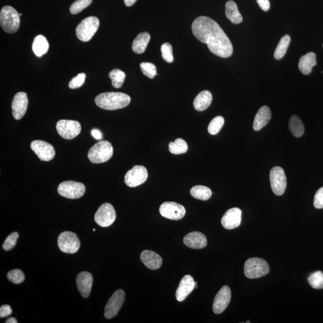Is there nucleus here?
Wrapping results in <instances>:
<instances>
[{
  "label": "nucleus",
  "instance_id": "obj_44",
  "mask_svg": "<svg viewBox=\"0 0 323 323\" xmlns=\"http://www.w3.org/2000/svg\"><path fill=\"white\" fill-rule=\"evenodd\" d=\"M257 4L264 12L269 11L270 9V0H256Z\"/></svg>",
  "mask_w": 323,
  "mask_h": 323
},
{
  "label": "nucleus",
  "instance_id": "obj_11",
  "mask_svg": "<svg viewBox=\"0 0 323 323\" xmlns=\"http://www.w3.org/2000/svg\"><path fill=\"white\" fill-rule=\"evenodd\" d=\"M116 213L114 207L109 203L103 204L95 214V221L103 228L111 226L115 222Z\"/></svg>",
  "mask_w": 323,
  "mask_h": 323
},
{
  "label": "nucleus",
  "instance_id": "obj_47",
  "mask_svg": "<svg viewBox=\"0 0 323 323\" xmlns=\"http://www.w3.org/2000/svg\"><path fill=\"white\" fill-rule=\"evenodd\" d=\"M6 323H18V321L15 318L11 317L7 319Z\"/></svg>",
  "mask_w": 323,
  "mask_h": 323
},
{
  "label": "nucleus",
  "instance_id": "obj_35",
  "mask_svg": "<svg viewBox=\"0 0 323 323\" xmlns=\"http://www.w3.org/2000/svg\"><path fill=\"white\" fill-rule=\"evenodd\" d=\"M308 281L309 285L315 289L323 288V273L321 271H317L309 276Z\"/></svg>",
  "mask_w": 323,
  "mask_h": 323
},
{
  "label": "nucleus",
  "instance_id": "obj_36",
  "mask_svg": "<svg viewBox=\"0 0 323 323\" xmlns=\"http://www.w3.org/2000/svg\"><path fill=\"white\" fill-rule=\"evenodd\" d=\"M92 0H76L70 6L71 14L76 15L91 5Z\"/></svg>",
  "mask_w": 323,
  "mask_h": 323
},
{
  "label": "nucleus",
  "instance_id": "obj_6",
  "mask_svg": "<svg viewBox=\"0 0 323 323\" xmlns=\"http://www.w3.org/2000/svg\"><path fill=\"white\" fill-rule=\"evenodd\" d=\"M99 26V20L97 17L89 16L82 20L75 30L78 39L87 42L92 39Z\"/></svg>",
  "mask_w": 323,
  "mask_h": 323
},
{
  "label": "nucleus",
  "instance_id": "obj_29",
  "mask_svg": "<svg viewBox=\"0 0 323 323\" xmlns=\"http://www.w3.org/2000/svg\"><path fill=\"white\" fill-rule=\"evenodd\" d=\"M288 127L290 132L297 138H300L304 135L305 127L300 117L297 115L292 116L288 122Z\"/></svg>",
  "mask_w": 323,
  "mask_h": 323
},
{
  "label": "nucleus",
  "instance_id": "obj_41",
  "mask_svg": "<svg viewBox=\"0 0 323 323\" xmlns=\"http://www.w3.org/2000/svg\"><path fill=\"white\" fill-rule=\"evenodd\" d=\"M86 74L85 73L78 74L76 77H74L70 82L68 87L71 89H77L82 87L85 82Z\"/></svg>",
  "mask_w": 323,
  "mask_h": 323
},
{
  "label": "nucleus",
  "instance_id": "obj_34",
  "mask_svg": "<svg viewBox=\"0 0 323 323\" xmlns=\"http://www.w3.org/2000/svg\"><path fill=\"white\" fill-rule=\"evenodd\" d=\"M225 119L222 116H219L213 119L208 127V131L211 135H216L224 125Z\"/></svg>",
  "mask_w": 323,
  "mask_h": 323
},
{
  "label": "nucleus",
  "instance_id": "obj_46",
  "mask_svg": "<svg viewBox=\"0 0 323 323\" xmlns=\"http://www.w3.org/2000/svg\"><path fill=\"white\" fill-rule=\"evenodd\" d=\"M137 1V0H124L125 5L128 7L133 6Z\"/></svg>",
  "mask_w": 323,
  "mask_h": 323
},
{
  "label": "nucleus",
  "instance_id": "obj_12",
  "mask_svg": "<svg viewBox=\"0 0 323 323\" xmlns=\"http://www.w3.org/2000/svg\"><path fill=\"white\" fill-rule=\"evenodd\" d=\"M125 299V293L122 290H116L110 298L105 306L104 316L106 318L111 319L118 314Z\"/></svg>",
  "mask_w": 323,
  "mask_h": 323
},
{
  "label": "nucleus",
  "instance_id": "obj_43",
  "mask_svg": "<svg viewBox=\"0 0 323 323\" xmlns=\"http://www.w3.org/2000/svg\"><path fill=\"white\" fill-rule=\"evenodd\" d=\"M12 309L9 305H2L0 307V317H6L12 314Z\"/></svg>",
  "mask_w": 323,
  "mask_h": 323
},
{
  "label": "nucleus",
  "instance_id": "obj_32",
  "mask_svg": "<svg viewBox=\"0 0 323 323\" xmlns=\"http://www.w3.org/2000/svg\"><path fill=\"white\" fill-rule=\"evenodd\" d=\"M109 77L111 79L113 87L118 89L121 88L124 83L126 74L122 70L115 69L110 72Z\"/></svg>",
  "mask_w": 323,
  "mask_h": 323
},
{
  "label": "nucleus",
  "instance_id": "obj_10",
  "mask_svg": "<svg viewBox=\"0 0 323 323\" xmlns=\"http://www.w3.org/2000/svg\"><path fill=\"white\" fill-rule=\"evenodd\" d=\"M57 130L59 135L66 140H72L81 132L80 123L73 120H60L57 123Z\"/></svg>",
  "mask_w": 323,
  "mask_h": 323
},
{
  "label": "nucleus",
  "instance_id": "obj_42",
  "mask_svg": "<svg viewBox=\"0 0 323 323\" xmlns=\"http://www.w3.org/2000/svg\"><path fill=\"white\" fill-rule=\"evenodd\" d=\"M314 205L316 208H323V187L316 192L314 197Z\"/></svg>",
  "mask_w": 323,
  "mask_h": 323
},
{
  "label": "nucleus",
  "instance_id": "obj_22",
  "mask_svg": "<svg viewBox=\"0 0 323 323\" xmlns=\"http://www.w3.org/2000/svg\"><path fill=\"white\" fill-rule=\"evenodd\" d=\"M140 259L147 268L150 270L159 269L163 264V259L159 254L152 250H144L141 253Z\"/></svg>",
  "mask_w": 323,
  "mask_h": 323
},
{
  "label": "nucleus",
  "instance_id": "obj_9",
  "mask_svg": "<svg viewBox=\"0 0 323 323\" xmlns=\"http://www.w3.org/2000/svg\"><path fill=\"white\" fill-rule=\"evenodd\" d=\"M270 178L274 194L277 196L283 195L287 187V178L283 168L280 167L272 168L270 171Z\"/></svg>",
  "mask_w": 323,
  "mask_h": 323
},
{
  "label": "nucleus",
  "instance_id": "obj_21",
  "mask_svg": "<svg viewBox=\"0 0 323 323\" xmlns=\"http://www.w3.org/2000/svg\"><path fill=\"white\" fill-rule=\"evenodd\" d=\"M78 290L82 297L87 298L90 295L93 284V276L88 272L79 273L76 278Z\"/></svg>",
  "mask_w": 323,
  "mask_h": 323
},
{
  "label": "nucleus",
  "instance_id": "obj_25",
  "mask_svg": "<svg viewBox=\"0 0 323 323\" xmlns=\"http://www.w3.org/2000/svg\"><path fill=\"white\" fill-rule=\"evenodd\" d=\"M212 96L208 91H203L199 93L194 101V106L199 112L205 111L211 104Z\"/></svg>",
  "mask_w": 323,
  "mask_h": 323
},
{
  "label": "nucleus",
  "instance_id": "obj_24",
  "mask_svg": "<svg viewBox=\"0 0 323 323\" xmlns=\"http://www.w3.org/2000/svg\"><path fill=\"white\" fill-rule=\"evenodd\" d=\"M316 65V54L314 52H309L300 58L298 64L299 69L302 74L308 75L311 73L312 68Z\"/></svg>",
  "mask_w": 323,
  "mask_h": 323
},
{
  "label": "nucleus",
  "instance_id": "obj_4",
  "mask_svg": "<svg viewBox=\"0 0 323 323\" xmlns=\"http://www.w3.org/2000/svg\"><path fill=\"white\" fill-rule=\"evenodd\" d=\"M113 147L107 141H101L89 149L88 156L89 160L94 164L104 163L112 157Z\"/></svg>",
  "mask_w": 323,
  "mask_h": 323
},
{
  "label": "nucleus",
  "instance_id": "obj_2",
  "mask_svg": "<svg viewBox=\"0 0 323 323\" xmlns=\"http://www.w3.org/2000/svg\"><path fill=\"white\" fill-rule=\"evenodd\" d=\"M95 102L99 108L106 111H116L128 106L130 102V97L124 93L105 92L98 95L95 98Z\"/></svg>",
  "mask_w": 323,
  "mask_h": 323
},
{
  "label": "nucleus",
  "instance_id": "obj_19",
  "mask_svg": "<svg viewBox=\"0 0 323 323\" xmlns=\"http://www.w3.org/2000/svg\"><path fill=\"white\" fill-rule=\"evenodd\" d=\"M196 285L194 278L190 275L185 276L181 280L176 293L177 300L182 302L185 300L192 291L194 290Z\"/></svg>",
  "mask_w": 323,
  "mask_h": 323
},
{
  "label": "nucleus",
  "instance_id": "obj_49",
  "mask_svg": "<svg viewBox=\"0 0 323 323\" xmlns=\"http://www.w3.org/2000/svg\"><path fill=\"white\" fill-rule=\"evenodd\" d=\"M322 46H323V45H322Z\"/></svg>",
  "mask_w": 323,
  "mask_h": 323
},
{
  "label": "nucleus",
  "instance_id": "obj_5",
  "mask_svg": "<svg viewBox=\"0 0 323 323\" xmlns=\"http://www.w3.org/2000/svg\"><path fill=\"white\" fill-rule=\"evenodd\" d=\"M245 276L250 279L265 276L270 273V266L265 260L253 257L247 260L244 267Z\"/></svg>",
  "mask_w": 323,
  "mask_h": 323
},
{
  "label": "nucleus",
  "instance_id": "obj_26",
  "mask_svg": "<svg viewBox=\"0 0 323 323\" xmlns=\"http://www.w3.org/2000/svg\"><path fill=\"white\" fill-rule=\"evenodd\" d=\"M150 40V35L147 32L140 33L133 40L132 49L134 52L142 54L145 51Z\"/></svg>",
  "mask_w": 323,
  "mask_h": 323
},
{
  "label": "nucleus",
  "instance_id": "obj_23",
  "mask_svg": "<svg viewBox=\"0 0 323 323\" xmlns=\"http://www.w3.org/2000/svg\"><path fill=\"white\" fill-rule=\"evenodd\" d=\"M271 110L267 106H263L261 107L254 118L253 122V129L258 131L265 126L270 121L271 119Z\"/></svg>",
  "mask_w": 323,
  "mask_h": 323
},
{
  "label": "nucleus",
  "instance_id": "obj_45",
  "mask_svg": "<svg viewBox=\"0 0 323 323\" xmlns=\"http://www.w3.org/2000/svg\"><path fill=\"white\" fill-rule=\"evenodd\" d=\"M92 136L94 137L96 140H101L102 135L100 130L97 129H93L91 131Z\"/></svg>",
  "mask_w": 323,
  "mask_h": 323
},
{
  "label": "nucleus",
  "instance_id": "obj_14",
  "mask_svg": "<svg viewBox=\"0 0 323 323\" xmlns=\"http://www.w3.org/2000/svg\"><path fill=\"white\" fill-rule=\"evenodd\" d=\"M147 178L146 168L143 166H136L127 172L125 176V183L130 187H136L143 184Z\"/></svg>",
  "mask_w": 323,
  "mask_h": 323
},
{
  "label": "nucleus",
  "instance_id": "obj_40",
  "mask_svg": "<svg viewBox=\"0 0 323 323\" xmlns=\"http://www.w3.org/2000/svg\"><path fill=\"white\" fill-rule=\"evenodd\" d=\"M19 238V233L15 232L10 234L3 243V248L5 251L12 250L15 247Z\"/></svg>",
  "mask_w": 323,
  "mask_h": 323
},
{
  "label": "nucleus",
  "instance_id": "obj_33",
  "mask_svg": "<svg viewBox=\"0 0 323 323\" xmlns=\"http://www.w3.org/2000/svg\"><path fill=\"white\" fill-rule=\"evenodd\" d=\"M187 144L183 139H177L174 142H170L169 144V150L172 154H183L187 152Z\"/></svg>",
  "mask_w": 323,
  "mask_h": 323
},
{
  "label": "nucleus",
  "instance_id": "obj_30",
  "mask_svg": "<svg viewBox=\"0 0 323 323\" xmlns=\"http://www.w3.org/2000/svg\"><path fill=\"white\" fill-rule=\"evenodd\" d=\"M192 197L201 201H207L211 197L212 192L210 189L204 185H195L191 190Z\"/></svg>",
  "mask_w": 323,
  "mask_h": 323
},
{
  "label": "nucleus",
  "instance_id": "obj_48",
  "mask_svg": "<svg viewBox=\"0 0 323 323\" xmlns=\"http://www.w3.org/2000/svg\"><path fill=\"white\" fill-rule=\"evenodd\" d=\"M22 15V13H19V16H21Z\"/></svg>",
  "mask_w": 323,
  "mask_h": 323
},
{
  "label": "nucleus",
  "instance_id": "obj_17",
  "mask_svg": "<svg viewBox=\"0 0 323 323\" xmlns=\"http://www.w3.org/2000/svg\"><path fill=\"white\" fill-rule=\"evenodd\" d=\"M29 99L26 93H17L12 103V114L16 120L21 119L27 111Z\"/></svg>",
  "mask_w": 323,
  "mask_h": 323
},
{
  "label": "nucleus",
  "instance_id": "obj_7",
  "mask_svg": "<svg viewBox=\"0 0 323 323\" xmlns=\"http://www.w3.org/2000/svg\"><path fill=\"white\" fill-rule=\"evenodd\" d=\"M85 185L74 181L62 182L58 187V194L62 197L71 199H76L83 197L85 194Z\"/></svg>",
  "mask_w": 323,
  "mask_h": 323
},
{
  "label": "nucleus",
  "instance_id": "obj_38",
  "mask_svg": "<svg viewBox=\"0 0 323 323\" xmlns=\"http://www.w3.org/2000/svg\"><path fill=\"white\" fill-rule=\"evenodd\" d=\"M140 68L143 74L151 79L153 78L157 74L156 67L152 63H141Z\"/></svg>",
  "mask_w": 323,
  "mask_h": 323
},
{
  "label": "nucleus",
  "instance_id": "obj_31",
  "mask_svg": "<svg viewBox=\"0 0 323 323\" xmlns=\"http://www.w3.org/2000/svg\"><path fill=\"white\" fill-rule=\"evenodd\" d=\"M291 38L288 35L283 36L278 43L276 50L274 51V56L276 60H279L283 58L286 53L288 46L290 43Z\"/></svg>",
  "mask_w": 323,
  "mask_h": 323
},
{
  "label": "nucleus",
  "instance_id": "obj_13",
  "mask_svg": "<svg viewBox=\"0 0 323 323\" xmlns=\"http://www.w3.org/2000/svg\"><path fill=\"white\" fill-rule=\"evenodd\" d=\"M160 214L168 219L178 221L185 214V209L183 205L175 202H165L159 208Z\"/></svg>",
  "mask_w": 323,
  "mask_h": 323
},
{
  "label": "nucleus",
  "instance_id": "obj_16",
  "mask_svg": "<svg viewBox=\"0 0 323 323\" xmlns=\"http://www.w3.org/2000/svg\"><path fill=\"white\" fill-rule=\"evenodd\" d=\"M231 300V291L228 286L222 287L216 294L213 302L212 311L216 314L222 313L228 307Z\"/></svg>",
  "mask_w": 323,
  "mask_h": 323
},
{
  "label": "nucleus",
  "instance_id": "obj_1",
  "mask_svg": "<svg viewBox=\"0 0 323 323\" xmlns=\"http://www.w3.org/2000/svg\"><path fill=\"white\" fill-rule=\"evenodd\" d=\"M192 33L201 42L207 44L212 53L226 58L233 53V46L219 24L207 16H199L192 25Z\"/></svg>",
  "mask_w": 323,
  "mask_h": 323
},
{
  "label": "nucleus",
  "instance_id": "obj_28",
  "mask_svg": "<svg viewBox=\"0 0 323 323\" xmlns=\"http://www.w3.org/2000/svg\"><path fill=\"white\" fill-rule=\"evenodd\" d=\"M49 44L46 38L43 35H39L35 37L33 43L32 49L34 54L37 57H41L47 52Z\"/></svg>",
  "mask_w": 323,
  "mask_h": 323
},
{
  "label": "nucleus",
  "instance_id": "obj_18",
  "mask_svg": "<svg viewBox=\"0 0 323 323\" xmlns=\"http://www.w3.org/2000/svg\"><path fill=\"white\" fill-rule=\"evenodd\" d=\"M242 211L238 208L228 209L221 220L222 225L226 229L231 230L238 228L241 223Z\"/></svg>",
  "mask_w": 323,
  "mask_h": 323
},
{
  "label": "nucleus",
  "instance_id": "obj_27",
  "mask_svg": "<svg viewBox=\"0 0 323 323\" xmlns=\"http://www.w3.org/2000/svg\"><path fill=\"white\" fill-rule=\"evenodd\" d=\"M225 13L227 18L234 24H239L243 22V16L239 12L238 6L233 1H229L226 3Z\"/></svg>",
  "mask_w": 323,
  "mask_h": 323
},
{
  "label": "nucleus",
  "instance_id": "obj_37",
  "mask_svg": "<svg viewBox=\"0 0 323 323\" xmlns=\"http://www.w3.org/2000/svg\"><path fill=\"white\" fill-rule=\"evenodd\" d=\"M8 280L12 283L19 284L23 283L25 280V275L21 270L19 269L13 270L9 271L7 275Z\"/></svg>",
  "mask_w": 323,
  "mask_h": 323
},
{
  "label": "nucleus",
  "instance_id": "obj_8",
  "mask_svg": "<svg viewBox=\"0 0 323 323\" xmlns=\"http://www.w3.org/2000/svg\"><path fill=\"white\" fill-rule=\"evenodd\" d=\"M58 245L59 249L65 253L74 254L80 247V242L75 233L65 231L58 236Z\"/></svg>",
  "mask_w": 323,
  "mask_h": 323
},
{
  "label": "nucleus",
  "instance_id": "obj_15",
  "mask_svg": "<svg viewBox=\"0 0 323 323\" xmlns=\"http://www.w3.org/2000/svg\"><path fill=\"white\" fill-rule=\"evenodd\" d=\"M31 148L41 160L48 162L56 156V150L50 144L42 140H34L31 143Z\"/></svg>",
  "mask_w": 323,
  "mask_h": 323
},
{
  "label": "nucleus",
  "instance_id": "obj_3",
  "mask_svg": "<svg viewBox=\"0 0 323 323\" xmlns=\"http://www.w3.org/2000/svg\"><path fill=\"white\" fill-rule=\"evenodd\" d=\"M20 23V16L16 10L9 6L3 7L0 12V24L5 32L9 34L16 33Z\"/></svg>",
  "mask_w": 323,
  "mask_h": 323
},
{
  "label": "nucleus",
  "instance_id": "obj_20",
  "mask_svg": "<svg viewBox=\"0 0 323 323\" xmlns=\"http://www.w3.org/2000/svg\"><path fill=\"white\" fill-rule=\"evenodd\" d=\"M183 243L185 246L192 249H202L207 245V239L203 233L200 232H192L184 237Z\"/></svg>",
  "mask_w": 323,
  "mask_h": 323
},
{
  "label": "nucleus",
  "instance_id": "obj_39",
  "mask_svg": "<svg viewBox=\"0 0 323 323\" xmlns=\"http://www.w3.org/2000/svg\"><path fill=\"white\" fill-rule=\"evenodd\" d=\"M162 57L163 59L168 63H172L174 61L173 53V47L171 44L166 43L162 45L161 48Z\"/></svg>",
  "mask_w": 323,
  "mask_h": 323
}]
</instances>
